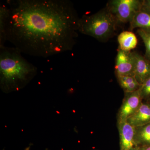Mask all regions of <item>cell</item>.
Instances as JSON below:
<instances>
[{
	"label": "cell",
	"instance_id": "obj_10",
	"mask_svg": "<svg viewBox=\"0 0 150 150\" xmlns=\"http://www.w3.org/2000/svg\"><path fill=\"white\" fill-rule=\"evenodd\" d=\"M131 30L138 28L150 33V14L140 10L130 23Z\"/></svg>",
	"mask_w": 150,
	"mask_h": 150
},
{
	"label": "cell",
	"instance_id": "obj_15",
	"mask_svg": "<svg viewBox=\"0 0 150 150\" xmlns=\"http://www.w3.org/2000/svg\"><path fill=\"white\" fill-rule=\"evenodd\" d=\"M139 35L144 43L146 48L145 57L150 61V33L147 32L142 29L137 30Z\"/></svg>",
	"mask_w": 150,
	"mask_h": 150
},
{
	"label": "cell",
	"instance_id": "obj_6",
	"mask_svg": "<svg viewBox=\"0 0 150 150\" xmlns=\"http://www.w3.org/2000/svg\"><path fill=\"white\" fill-rule=\"evenodd\" d=\"M135 59L134 53L118 49L116 57L115 72L118 76H134Z\"/></svg>",
	"mask_w": 150,
	"mask_h": 150
},
{
	"label": "cell",
	"instance_id": "obj_1",
	"mask_svg": "<svg viewBox=\"0 0 150 150\" xmlns=\"http://www.w3.org/2000/svg\"><path fill=\"white\" fill-rule=\"evenodd\" d=\"M7 41L22 54L47 58L73 49L80 18L68 0H7Z\"/></svg>",
	"mask_w": 150,
	"mask_h": 150
},
{
	"label": "cell",
	"instance_id": "obj_5",
	"mask_svg": "<svg viewBox=\"0 0 150 150\" xmlns=\"http://www.w3.org/2000/svg\"><path fill=\"white\" fill-rule=\"evenodd\" d=\"M142 102L139 89L133 92L125 93L117 115V123L127 121L137 111Z\"/></svg>",
	"mask_w": 150,
	"mask_h": 150
},
{
	"label": "cell",
	"instance_id": "obj_8",
	"mask_svg": "<svg viewBox=\"0 0 150 150\" xmlns=\"http://www.w3.org/2000/svg\"><path fill=\"white\" fill-rule=\"evenodd\" d=\"M135 59L134 77L141 85L150 77V61L145 56L134 53Z\"/></svg>",
	"mask_w": 150,
	"mask_h": 150
},
{
	"label": "cell",
	"instance_id": "obj_13",
	"mask_svg": "<svg viewBox=\"0 0 150 150\" xmlns=\"http://www.w3.org/2000/svg\"><path fill=\"white\" fill-rule=\"evenodd\" d=\"M118 83L124 93L133 92L139 89L141 85L133 76H118Z\"/></svg>",
	"mask_w": 150,
	"mask_h": 150
},
{
	"label": "cell",
	"instance_id": "obj_16",
	"mask_svg": "<svg viewBox=\"0 0 150 150\" xmlns=\"http://www.w3.org/2000/svg\"><path fill=\"white\" fill-rule=\"evenodd\" d=\"M141 97L143 101L150 100V77L142 85L139 89Z\"/></svg>",
	"mask_w": 150,
	"mask_h": 150
},
{
	"label": "cell",
	"instance_id": "obj_17",
	"mask_svg": "<svg viewBox=\"0 0 150 150\" xmlns=\"http://www.w3.org/2000/svg\"><path fill=\"white\" fill-rule=\"evenodd\" d=\"M141 10L150 14V0L142 1Z\"/></svg>",
	"mask_w": 150,
	"mask_h": 150
},
{
	"label": "cell",
	"instance_id": "obj_14",
	"mask_svg": "<svg viewBox=\"0 0 150 150\" xmlns=\"http://www.w3.org/2000/svg\"><path fill=\"white\" fill-rule=\"evenodd\" d=\"M8 7L5 4L0 6V47L5 46L6 40V21Z\"/></svg>",
	"mask_w": 150,
	"mask_h": 150
},
{
	"label": "cell",
	"instance_id": "obj_2",
	"mask_svg": "<svg viewBox=\"0 0 150 150\" xmlns=\"http://www.w3.org/2000/svg\"><path fill=\"white\" fill-rule=\"evenodd\" d=\"M15 47H0V87L4 92L18 91L37 74V69Z\"/></svg>",
	"mask_w": 150,
	"mask_h": 150
},
{
	"label": "cell",
	"instance_id": "obj_11",
	"mask_svg": "<svg viewBox=\"0 0 150 150\" xmlns=\"http://www.w3.org/2000/svg\"><path fill=\"white\" fill-rule=\"evenodd\" d=\"M119 49L122 51H130L136 48L138 40L134 33L130 31L121 32L118 37Z\"/></svg>",
	"mask_w": 150,
	"mask_h": 150
},
{
	"label": "cell",
	"instance_id": "obj_7",
	"mask_svg": "<svg viewBox=\"0 0 150 150\" xmlns=\"http://www.w3.org/2000/svg\"><path fill=\"white\" fill-rule=\"evenodd\" d=\"M117 123L120 138V150H137L139 146L135 139V127L127 121Z\"/></svg>",
	"mask_w": 150,
	"mask_h": 150
},
{
	"label": "cell",
	"instance_id": "obj_3",
	"mask_svg": "<svg viewBox=\"0 0 150 150\" xmlns=\"http://www.w3.org/2000/svg\"><path fill=\"white\" fill-rule=\"evenodd\" d=\"M118 21L106 7L91 15L80 18L79 32L100 41H105L112 37Z\"/></svg>",
	"mask_w": 150,
	"mask_h": 150
},
{
	"label": "cell",
	"instance_id": "obj_4",
	"mask_svg": "<svg viewBox=\"0 0 150 150\" xmlns=\"http://www.w3.org/2000/svg\"><path fill=\"white\" fill-rule=\"evenodd\" d=\"M142 1L139 0H112L108 8L118 22H131L134 16L141 10Z\"/></svg>",
	"mask_w": 150,
	"mask_h": 150
},
{
	"label": "cell",
	"instance_id": "obj_12",
	"mask_svg": "<svg viewBox=\"0 0 150 150\" xmlns=\"http://www.w3.org/2000/svg\"><path fill=\"white\" fill-rule=\"evenodd\" d=\"M135 139L139 147L150 146V123L135 127Z\"/></svg>",
	"mask_w": 150,
	"mask_h": 150
},
{
	"label": "cell",
	"instance_id": "obj_18",
	"mask_svg": "<svg viewBox=\"0 0 150 150\" xmlns=\"http://www.w3.org/2000/svg\"><path fill=\"white\" fill-rule=\"evenodd\" d=\"M137 150H150V146H139Z\"/></svg>",
	"mask_w": 150,
	"mask_h": 150
},
{
	"label": "cell",
	"instance_id": "obj_9",
	"mask_svg": "<svg viewBox=\"0 0 150 150\" xmlns=\"http://www.w3.org/2000/svg\"><path fill=\"white\" fill-rule=\"evenodd\" d=\"M126 121L135 127L143 126L150 123V103L143 101L137 111Z\"/></svg>",
	"mask_w": 150,
	"mask_h": 150
},
{
	"label": "cell",
	"instance_id": "obj_19",
	"mask_svg": "<svg viewBox=\"0 0 150 150\" xmlns=\"http://www.w3.org/2000/svg\"><path fill=\"white\" fill-rule=\"evenodd\" d=\"M148 102H149V103H150V101H148Z\"/></svg>",
	"mask_w": 150,
	"mask_h": 150
}]
</instances>
